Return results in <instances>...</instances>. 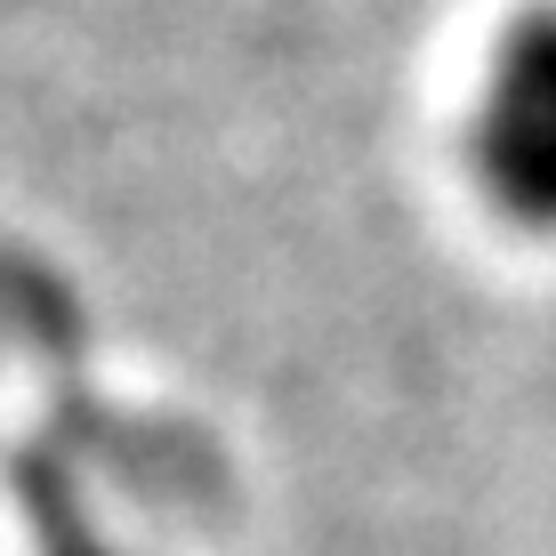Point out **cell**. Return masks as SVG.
<instances>
[{"label":"cell","mask_w":556,"mask_h":556,"mask_svg":"<svg viewBox=\"0 0 556 556\" xmlns=\"http://www.w3.org/2000/svg\"><path fill=\"white\" fill-rule=\"evenodd\" d=\"M476 169L525 226H556V16H525L492 49L476 98Z\"/></svg>","instance_id":"6da1fadb"}]
</instances>
